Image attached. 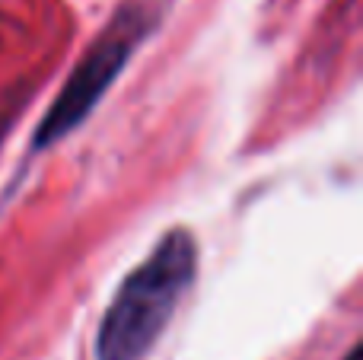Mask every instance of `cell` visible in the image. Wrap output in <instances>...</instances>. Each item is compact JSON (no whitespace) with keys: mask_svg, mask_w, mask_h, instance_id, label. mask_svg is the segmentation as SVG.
Returning a JSON list of instances; mask_svg holds the SVG:
<instances>
[{"mask_svg":"<svg viewBox=\"0 0 363 360\" xmlns=\"http://www.w3.org/2000/svg\"><path fill=\"white\" fill-rule=\"evenodd\" d=\"M198 240L172 227L125 274L96 329V360H147L198 278Z\"/></svg>","mask_w":363,"mask_h":360,"instance_id":"cell-1","label":"cell"},{"mask_svg":"<svg viewBox=\"0 0 363 360\" xmlns=\"http://www.w3.org/2000/svg\"><path fill=\"white\" fill-rule=\"evenodd\" d=\"M160 16H163L160 6L150 4V0H125L112 13V19L102 26L93 45L74 64V70L67 74L61 93L55 96L48 112L42 115L35 134H32V150L45 153L57 140L74 134L93 115V108L102 102L108 86L131 64L134 51L160 29Z\"/></svg>","mask_w":363,"mask_h":360,"instance_id":"cell-2","label":"cell"},{"mask_svg":"<svg viewBox=\"0 0 363 360\" xmlns=\"http://www.w3.org/2000/svg\"><path fill=\"white\" fill-rule=\"evenodd\" d=\"M360 354H363V348H360V344H354V348H351V351H347V354H345V360H363Z\"/></svg>","mask_w":363,"mask_h":360,"instance_id":"cell-3","label":"cell"}]
</instances>
